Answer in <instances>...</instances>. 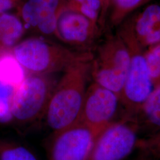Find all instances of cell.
<instances>
[{
	"label": "cell",
	"mask_w": 160,
	"mask_h": 160,
	"mask_svg": "<svg viewBox=\"0 0 160 160\" xmlns=\"http://www.w3.org/2000/svg\"><path fill=\"white\" fill-rule=\"evenodd\" d=\"M93 54L63 71L52 92L44 118L54 133L77 124L86 96Z\"/></svg>",
	"instance_id": "1"
},
{
	"label": "cell",
	"mask_w": 160,
	"mask_h": 160,
	"mask_svg": "<svg viewBox=\"0 0 160 160\" xmlns=\"http://www.w3.org/2000/svg\"><path fill=\"white\" fill-rule=\"evenodd\" d=\"M12 52L27 73L43 75L63 71L73 63L93 54L92 51L70 49L38 37L21 40L12 48Z\"/></svg>",
	"instance_id": "2"
},
{
	"label": "cell",
	"mask_w": 160,
	"mask_h": 160,
	"mask_svg": "<svg viewBox=\"0 0 160 160\" xmlns=\"http://www.w3.org/2000/svg\"><path fill=\"white\" fill-rule=\"evenodd\" d=\"M117 33L126 43L130 53V64L120 94L122 115L135 118L154 89L145 57V49L133 33L126 20L120 24Z\"/></svg>",
	"instance_id": "3"
},
{
	"label": "cell",
	"mask_w": 160,
	"mask_h": 160,
	"mask_svg": "<svg viewBox=\"0 0 160 160\" xmlns=\"http://www.w3.org/2000/svg\"><path fill=\"white\" fill-rule=\"evenodd\" d=\"M129 64L130 53L126 43L117 33L110 34L93 53L91 79L120 97Z\"/></svg>",
	"instance_id": "4"
},
{
	"label": "cell",
	"mask_w": 160,
	"mask_h": 160,
	"mask_svg": "<svg viewBox=\"0 0 160 160\" xmlns=\"http://www.w3.org/2000/svg\"><path fill=\"white\" fill-rule=\"evenodd\" d=\"M53 75L27 73L12 98V123H31L45 116L58 82Z\"/></svg>",
	"instance_id": "5"
},
{
	"label": "cell",
	"mask_w": 160,
	"mask_h": 160,
	"mask_svg": "<svg viewBox=\"0 0 160 160\" xmlns=\"http://www.w3.org/2000/svg\"><path fill=\"white\" fill-rule=\"evenodd\" d=\"M139 127L135 118L122 116L100 132L88 160H125L137 147Z\"/></svg>",
	"instance_id": "6"
},
{
	"label": "cell",
	"mask_w": 160,
	"mask_h": 160,
	"mask_svg": "<svg viewBox=\"0 0 160 160\" xmlns=\"http://www.w3.org/2000/svg\"><path fill=\"white\" fill-rule=\"evenodd\" d=\"M122 108L119 96L92 82L86 92L78 123L87 126L97 135L113 122Z\"/></svg>",
	"instance_id": "7"
},
{
	"label": "cell",
	"mask_w": 160,
	"mask_h": 160,
	"mask_svg": "<svg viewBox=\"0 0 160 160\" xmlns=\"http://www.w3.org/2000/svg\"><path fill=\"white\" fill-rule=\"evenodd\" d=\"M103 30L80 12L65 5L60 12L55 36L81 51H92Z\"/></svg>",
	"instance_id": "8"
},
{
	"label": "cell",
	"mask_w": 160,
	"mask_h": 160,
	"mask_svg": "<svg viewBox=\"0 0 160 160\" xmlns=\"http://www.w3.org/2000/svg\"><path fill=\"white\" fill-rule=\"evenodd\" d=\"M97 135L80 123L55 133L48 148V160H88Z\"/></svg>",
	"instance_id": "9"
},
{
	"label": "cell",
	"mask_w": 160,
	"mask_h": 160,
	"mask_svg": "<svg viewBox=\"0 0 160 160\" xmlns=\"http://www.w3.org/2000/svg\"><path fill=\"white\" fill-rule=\"evenodd\" d=\"M65 0H23L17 8V15L25 28L44 36H55L58 18Z\"/></svg>",
	"instance_id": "10"
},
{
	"label": "cell",
	"mask_w": 160,
	"mask_h": 160,
	"mask_svg": "<svg viewBox=\"0 0 160 160\" xmlns=\"http://www.w3.org/2000/svg\"><path fill=\"white\" fill-rule=\"evenodd\" d=\"M26 75L12 49L0 46V125L12 123V98Z\"/></svg>",
	"instance_id": "11"
},
{
	"label": "cell",
	"mask_w": 160,
	"mask_h": 160,
	"mask_svg": "<svg viewBox=\"0 0 160 160\" xmlns=\"http://www.w3.org/2000/svg\"><path fill=\"white\" fill-rule=\"evenodd\" d=\"M139 131L151 135L160 130V86L154 88L139 109L136 117Z\"/></svg>",
	"instance_id": "12"
},
{
	"label": "cell",
	"mask_w": 160,
	"mask_h": 160,
	"mask_svg": "<svg viewBox=\"0 0 160 160\" xmlns=\"http://www.w3.org/2000/svg\"><path fill=\"white\" fill-rule=\"evenodd\" d=\"M142 8L136 14L125 20L141 45L160 20V2L148 4Z\"/></svg>",
	"instance_id": "13"
},
{
	"label": "cell",
	"mask_w": 160,
	"mask_h": 160,
	"mask_svg": "<svg viewBox=\"0 0 160 160\" xmlns=\"http://www.w3.org/2000/svg\"><path fill=\"white\" fill-rule=\"evenodd\" d=\"M65 4L103 30L109 16L110 0H65Z\"/></svg>",
	"instance_id": "14"
},
{
	"label": "cell",
	"mask_w": 160,
	"mask_h": 160,
	"mask_svg": "<svg viewBox=\"0 0 160 160\" xmlns=\"http://www.w3.org/2000/svg\"><path fill=\"white\" fill-rule=\"evenodd\" d=\"M26 30L18 15L8 12L0 14V46L12 49L22 40Z\"/></svg>",
	"instance_id": "15"
},
{
	"label": "cell",
	"mask_w": 160,
	"mask_h": 160,
	"mask_svg": "<svg viewBox=\"0 0 160 160\" xmlns=\"http://www.w3.org/2000/svg\"><path fill=\"white\" fill-rule=\"evenodd\" d=\"M152 0H110L108 21L112 28L120 24L133 12L148 4Z\"/></svg>",
	"instance_id": "16"
},
{
	"label": "cell",
	"mask_w": 160,
	"mask_h": 160,
	"mask_svg": "<svg viewBox=\"0 0 160 160\" xmlns=\"http://www.w3.org/2000/svg\"><path fill=\"white\" fill-rule=\"evenodd\" d=\"M0 160H39L30 149L20 143L0 138Z\"/></svg>",
	"instance_id": "17"
},
{
	"label": "cell",
	"mask_w": 160,
	"mask_h": 160,
	"mask_svg": "<svg viewBox=\"0 0 160 160\" xmlns=\"http://www.w3.org/2000/svg\"><path fill=\"white\" fill-rule=\"evenodd\" d=\"M145 57L154 88L160 86V43L146 49Z\"/></svg>",
	"instance_id": "18"
},
{
	"label": "cell",
	"mask_w": 160,
	"mask_h": 160,
	"mask_svg": "<svg viewBox=\"0 0 160 160\" xmlns=\"http://www.w3.org/2000/svg\"><path fill=\"white\" fill-rule=\"evenodd\" d=\"M137 148L150 154L160 155V130L144 139H139Z\"/></svg>",
	"instance_id": "19"
},
{
	"label": "cell",
	"mask_w": 160,
	"mask_h": 160,
	"mask_svg": "<svg viewBox=\"0 0 160 160\" xmlns=\"http://www.w3.org/2000/svg\"><path fill=\"white\" fill-rule=\"evenodd\" d=\"M160 43V20L154 28L142 41L141 45L145 49L149 47Z\"/></svg>",
	"instance_id": "20"
},
{
	"label": "cell",
	"mask_w": 160,
	"mask_h": 160,
	"mask_svg": "<svg viewBox=\"0 0 160 160\" xmlns=\"http://www.w3.org/2000/svg\"><path fill=\"white\" fill-rule=\"evenodd\" d=\"M23 0H0V14L7 13L14 8L17 9Z\"/></svg>",
	"instance_id": "21"
},
{
	"label": "cell",
	"mask_w": 160,
	"mask_h": 160,
	"mask_svg": "<svg viewBox=\"0 0 160 160\" xmlns=\"http://www.w3.org/2000/svg\"><path fill=\"white\" fill-rule=\"evenodd\" d=\"M0 43H1V38H0Z\"/></svg>",
	"instance_id": "22"
},
{
	"label": "cell",
	"mask_w": 160,
	"mask_h": 160,
	"mask_svg": "<svg viewBox=\"0 0 160 160\" xmlns=\"http://www.w3.org/2000/svg\"></svg>",
	"instance_id": "23"
},
{
	"label": "cell",
	"mask_w": 160,
	"mask_h": 160,
	"mask_svg": "<svg viewBox=\"0 0 160 160\" xmlns=\"http://www.w3.org/2000/svg\"></svg>",
	"instance_id": "24"
}]
</instances>
